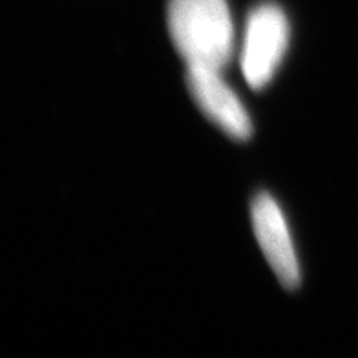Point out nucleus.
I'll return each mask as SVG.
<instances>
[{
    "label": "nucleus",
    "mask_w": 358,
    "mask_h": 358,
    "mask_svg": "<svg viewBox=\"0 0 358 358\" xmlns=\"http://www.w3.org/2000/svg\"><path fill=\"white\" fill-rule=\"evenodd\" d=\"M169 34L187 66L223 70L234 52V22L227 0H170Z\"/></svg>",
    "instance_id": "nucleus-1"
},
{
    "label": "nucleus",
    "mask_w": 358,
    "mask_h": 358,
    "mask_svg": "<svg viewBox=\"0 0 358 358\" xmlns=\"http://www.w3.org/2000/svg\"><path fill=\"white\" fill-rule=\"evenodd\" d=\"M289 46V20L276 4H262L247 17L240 64L250 88L273 80Z\"/></svg>",
    "instance_id": "nucleus-2"
},
{
    "label": "nucleus",
    "mask_w": 358,
    "mask_h": 358,
    "mask_svg": "<svg viewBox=\"0 0 358 358\" xmlns=\"http://www.w3.org/2000/svg\"><path fill=\"white\" fill-rule=\"evenodd\" d=\"M187 86L194 103L203 115L236 141H247L252 136V121L240 97L227 85L222 70L189 66Z\"/></svg>",
    "instance_id": "nucleus-3"
},
{
    "label": "nucleus",
    "mask_w": 358,
    "mask_h": 358,
    "mask_svg": "<svg viewBox=\"0 0 358 358\" xmlns=\"http://www.w3.org/2000/svg\"><path fill=\"white\" fill-rule=\"evenodd\" d=\"M250 216L259 249L276 278L285 289H296L300 285V265L280 205L268 194H258Z\"/></svg>",
    "instance_id": "nucleus-4"
}]
</instances>
